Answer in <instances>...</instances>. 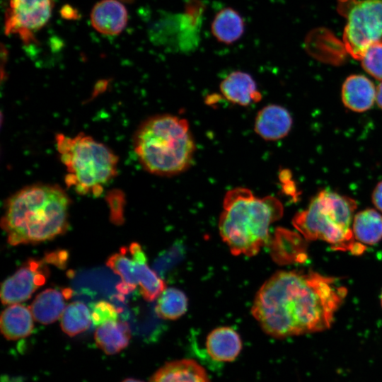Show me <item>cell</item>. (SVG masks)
I'll list each match as a JSON object with an SVG mask.
<instances>
[{
	"label": "cell",
	"mask_w": 382,
	"mask_h": 382,
	"mask_svg": "<svg viewBox=\"0 0 382 382\" xmlns=\"http://www.w3.org/2000/svg\"><path fill=\"white\" fill-rule=\"evenodd\" d=\"M207 351L215 361H233L242 349V341L238 333L230 327H219L213 330L206 340Z\"/></svg>",
	"instance_id": "17"
},
{
	"label": "cell",
	"mask_w": 382,
	"mask_h": 382,
	"mask_svg": "<svg viewBox=\"0 0 382 382\" xmlns=\"http://www.w3.org/2000/svg\"><path fill=\"white\" fill-rule=\"evenodd\" d=\"M128 20L125 6L118 0H101L91 13L93 28L105 35H117L122 32Z\"/></svg>",
	"instance_id": "13"
},
{
	"label": "cell",
	"mask_w": 382,
	"mask_h": 382,
	"mask_svg": "<svg viewBox=\"0 0 382 382\" xmlns=\"http://www.w3.org/2000/svg\"><path fill=\"white\" fill-rule=\"evenodd\" d=\"M357 202L330 190L320 192L308 207L297 213L292 223L306 239L324 241L334 249L359 255L365 246L355 241L351 225Z\"/></svg>",
	"instance_id": "6"
},
{
	"label": "cell",
	"mask_w": 382,
	"mask_h": 382,
	"mask_svg": "<svg viewBox=\"0 0 382 382\" xmlns=\"http://www.w3.org/2000/svg\"><path fill=\"white\" fill-rule=\"evenodd\" d=\"M376 102L381 109H382V81L376 88Z\"/></svg>",
	"instance_id": "30"
},
{
	"label": "cell",
	"mask_w": 382,
	"mask_h": 382,
	"mask_svg": "<svg viewBox=\"0 0 382 382\" xmlns=\"http://www.w3.org/2000/svg\"><path fill=\"white\" fill-rule=\"evenodd\" d=\"M376 95L374 84L363 75H351L342 84V100L354 112H361L370 109L376 101Z\"/></svg>",
	"instance_id": "14"
},
{
	"label": "cell",
	"mask_w": 382,
	"mask_h": 382,
	"mask_svg": "<svg viewBox=\"0 0 382 382\" xmlns=\"http://www.w3.org/2000/svg\"><path fill=\"white\" fill-rule=\"evenodd\" d=\"M283 212L275 197H259L243 187L231 189L224 197L220 235L233 255L253 256L268 242L270 226Z\"/></svg>",
	"instance_id": "4"
},
{
	"label": "cell",
	"mask_w": 382,
	"mask_h": 382,
	"mask_svg": "<svg viewBox=\"0 0 382 382\" xmlns=\"http://www.w3.org/2000/svg\"><path fill=\"white\" fill-rule=\"evenodd\" d=\"M129 253L136 262L138 286L145 300L151 301L159 296L166 289L164 282L148 265L146 257L137 243H132Z\"/></svg>",
	"instance_id": "19"
},
{
	"label": "cell",
	"mask_w": 382,
	"mask_h": 382,
	"mask_svg": "<svg viewBox=\"0 0 382 382\" xmlns=\"http://www.w3.org/2000/svg\"><path fill=\"white\" fill-rule=\"evenodd\" d=\"M131 331L129 325L122 321H110L97 328L94 339L96 345L105 354H115L129 345Z\"/></svg>",
	"instance_id": "21"
},
{
	"label": "cell",
	"mask_w": 382,
	"mask_h": 382,
	"mask_svg": "<svg viewBox=\"0 0 382 382\" xmlns=\"http://www.w3.org/2000/svg\"><path fill=\"white\" fill-rule=\"evenodd\" d=\"M53 7V0H8L5 34L16 35L24 44L36 42L35 33L49 21Z\"/></svg>",
	"instance_id": "9"
},
{
	"label": "cell",
	"mask_w": 382,
	"mask_h": 382,
	"mask_svg": "<svg viewBox=\"0 0 382 382\" xmlns=\"http://www.w3.org/2000/svg\"><path fill=\"white\" fill-rule=\"evenodd\" d=\"M149 382H211L205 369L193 359H184L165 364Z\"/></svg>",
	"instance_id": "15"
},
{
	"label": "cell",
	"mask_w": 382,
	"mask_h": 382,
	"mask_svg": "<svg viewBox=\"0 0 382 382\" xmlns=\"http://www.w3.org/2000/svg\"><path fill=\"white\" fill-rule=\"evenodd\" d=\"M219 90L227 101L240 106H248L262 99V94L253 76L243 71L228 74L221 81Z\"/></svg>",
	"instance_id": "12"
},
{
	"label": "cell",
	"mask_w": 382,
	"mask_h": 382,
	"mask_svg": "<svg viewBox=\"0 0 382 382\" xmlns=\"http://www.w3.org/2000/svg\"><path fill=\"white\" fill-rule=\"evenodd\" d=\"M347 294L335 278L318 273L280 271L257 292L251 312L276 338L328 329Z\"/></svg>",
	"instance_id": "1"
},
{
	"label": "cell",
	"mask_w": 382,
	"mask_h": 382,
	"mask_svg": "<svg viewBox=\"0 0 382 382\" xmlns=\"http://www.w3.org/2000/svg\"><path fill=\"white\" fill-rule=\"evenodd\" d=\"M91 323V313L80 301L69 303L61 316L62 329L69 336H75L88 330Z\"/></svg>",
	"instance_id": "24"
},
{
	"label": "cell",
	"mask_w": 382,
	"mask_h": 382,
	"mask_svg": "<svg viewBox=\"0 0 382 382\" xmlns=\"http://www.w3.org/2000/svg\"><path fill=\"white\" fill-rule=\"evenodd\" d=\"M352 231L360 243L373 245L382 238V215L372 209L358 212L354 216Z\"/></svg>",
	"instance_id": "22"
},
{
	"label": "cell",
	"mask_w": 382,
	"mask_h": 382,
	"mask_svg": "<svg viewBox=\"0 0 382 382\" xmlns=\"http://www.w3.org/2000/svg\"><path fill=\"white\" fill-rule=\"evenodd\" d=\"M61 13L62 16L66 18L67 19L74 18L75 17H77L76 11H74V8L69 6L63 7Z\"/></svg>",
	"instance_id": "29"
},
{
	"label": "cell",
	"mask_w": 382,
	"mask_h": 382,
	"mask_svg": "<svg viewBox=\"0 0 382 382\" xmlns=\"http://www.w3.org/2000/svg\"><path fill=\"white\" fill-rule=\"evenodd\" d=\"M92 322L96 326L105 323L117 320L118 312L113 305L105 301H100L93 306Z\"/></svg>",
	"instance_id": "27"
},
{
	"label": "cell",
	"mask_w": 382,
	"mask_h": 382,
	"mask_svg": "<svg viewBox=\"0 0 382 382\" xmlns=\"http://www.w3.org/2000/svg\"><path fill=\"white\" fill-rule=\"evenodd\" d=\"M372 202L374 206L382 212V181L376 185L373 191Z\"/></svg>",
	"instance_id": "28"
},
{
	"label": "cell",
	"mask_w": 382,
	"mask_h": 382,
	"mask_svg": "<svg viewBox=\"0 0 382 382\" xmlns=\"http://www.w3.org/2000/svg\"><path fill=\"white\" fill-rule=\"evenodd\" d=\"M186 295L175 288H166L159 295L155 308L157 315L164 319L175 320L187 311Z\"/></svg>",
	"instance_id": "25"
},
{
	"label": "cell",
	"mask_w": 382,
	"mask_h": 382,
	"mask_svg": "<svg viewBox=\"0 0 382 382\" xmlns=\"http://www.w3.org/2000/svg\"><path fill=\"white\" fill-rule=\"evenodd\" d=\"M70 200L56 185L36 183L24 187L6 202L1 226L12 245L54 238L69 226Z\"/></svg>",
	"instance_id": "2"
},
{
	"label": "cell",
	"mask_w": 382,
	"mask_h": 382,
	"mask_svg": "<svg viewBox=\"0 0 382 382\" xmlns=\"http://www.w3.org/2000/svg\"><path fill=\"white\" fill-rule=\"evenodd\" d=\"M122 382H144V381L139 379H135V378H126L123 380Z\"/></svg>",
	"instance_id": "31"
},
{
	"label": "cell",
	"mask_w": 382,
	"mask_h": 382,
	"mask_svg": "<svg viewBox=\"0 0 382 382\" xmlns=\"http://www.w3.org/2000/svg\"><path fill=\"white\" fill-rule=\"evenodd\" d=\"M137 159L151 174L171 177L192 164L196 144L188 121L172 114H158L141 122L133 137Z\"/></svg>",
	"instance_id": "3"
},
{
	"label": "cell",
	"mask_w": 382,
	"mask_h": 382,
	"mask_svg": "<svg viewBox=\"0 0 382 382\" xmlns=\"http://www.w3.org/2000/svg\"><path fill=\"white\" fill-rule=\"evenodd\" d=\"M33 318L30 308L17 303L11 305L1 313V331L7 340L25 337L33 330Z\"/></svg>",
	"instance_id": "20"
},
{
	"label": "cell",
	"mask_w": 382,
	"mask_h": 382,
	"mask_svg": "<svg viewBox=\"0 0 382 382\" xmlns=\"http://www.w3.org/2000/svg\"><path fill=\"white\" fill-rule=\"evenodd\" d=\"M72 291L64 289L60 291L47 289L38 294L30 306L33 318L42 324H50L59 319L65 309V299H69Z\"/></svg>",
	"instance_id": "16"
},
{
	"label": "cell",
	"mask_w": 382,
	"mask_h": 382,
	"mask_svg": "<svg viewBox=\"0 0 382 382\" xmlns=\"http://www.w3.org/2000/svg\"><path fill=\"white\" fill-rule=\"evenodd\" d=\"M292 123V117L285 108L270 104L264 106L257 113L254 131L265 141H277L287 136Z\"/></svg>",
	"instance_id": "11"
},
{
	"label": "cell",
	"mask_w": 382,
	"mask_h": 382,
	"mask_svg": "<svg viewBox=\"0 0 382 382\" xmlns=\"http://www.w3.org/2000/svg\"><path fill=\"white\" fill-rule=\"evenodd\" d=\"M57 149L66 171L65 183L81 195H100L117 173L118 158L101 142L83 134L56 136Z\"/></svg>",
	"instance_id": "5"
},
{
	"label": "cell",
	"mask_w": 382,
	"mask_h": 382,
	"mask_svg": "<svg viewBox=\"0 0 382 382\" xmlns=\"http://www.w3.org/2000/svg\"><path fill=\"white\" fill-rule=\"evenodd\" d=\"M339 6L347 18L346 50L361 60L371 46L382 43V0H341Z\"/></svg>",
	"instance_id": "8"
},
{
	"label": "cell",
	"mask_w": 382,
	"mask_h": 382,
	"mask_svg": "<svg viewBox=\"0 0 382 382\" xmlns=\"http://www.w3.org/2000/svg\"><path fill=\"white\" fill-rule=\"evenodd\" d=\"M363 69L372 77L382 81V43L371 46L361 59Z\"/></svg>",
	"instance_id": "26"
},
{
	"label": "cell",
	"mask_w": 382,
	"mask_h": 382,
	"mask_svg": "<svg viewBox=\"0 0 382 382\" xmlns=\"http://www.w3.org/2000/svg\"><path fill=\"white\" fill-rule=\"evenodd\" d=\"M206 6L202 0H187L183 13L163 12L151 24L149 37L154 45L187 52L195 50Z\"/></svg>",
	"instance_id": "7"
},
{
	"label": "cell",
	"mask_w": 382,
	"mask_h": 382,
	"mask_svg": "<svg viewBox=\"0 0 382 382\" xmlns=\"http://www.w3.org/2000/svg\"><path fill=\"white\" fill-rule=\"evenodd\" d=\"M381 306H382V293H381Z\"/></svg>",
	"instance_id": "32"
},
{
	"label": "cell",
	"mask_w": 382,
	"mask_h": 382,
	"mask_svg": "<svg viewBox=\"0 0 382 382\" xmlns=\"http://www.w3.org/2000/svg\"><path fill=\"white\" fill-rule=\"evenodd\" d=\"M245 30V22L241 13L233 8L225 7L214 16L211 32L220 43L231 45L240 40Z\"/></svg>",
	"instance_id": "18"
},
{
	"label": "cell",
	"mask_w": 382,
	"mask_h": 382,
	"mask_svg": "<svg viewBox=\"0 0 382 382\" xmlns=\"http://www.w3.org/2000/svg\"><path fill=\"white\" fill-rule=\"evenodd\" d=\"M126 255L127 249L123 248L107 261V265L121 277L117 290L122 295L128 294L138 286L136 262L132 257L129 258Z\"/></svg>",
	"instance_id": "23"
},
{
	"label": "cell",
	"mask_w": 382,
	"mask_h": 382,
	"mask_svg": "<svg viewBox=\"0 0 382 382\" xmlns=\"http://www.w3.org/2000/svg\"><path fill=\"white\" fill-rule=\"evenodd\" d=\"M124 1H131V0H124Z\"/></svg>",
	"instance_id": "33"
},
{
	"label": "cell",
	"mask_w": 382,
	"mask_h": 382,
	"mask_svg": "<svg viewBox=\"0 0 382 382\" xmlns=\"http://www.w3.org/2000/svg\"><path fill=\"white\" fill-rule=\"evenodd\" d=\"M47 255L42 260L30 259L2 284L1 299L4 304H15L28 299L49 277Z\"/></svg>",
	"instance_id": "10"
}]
</instances>
